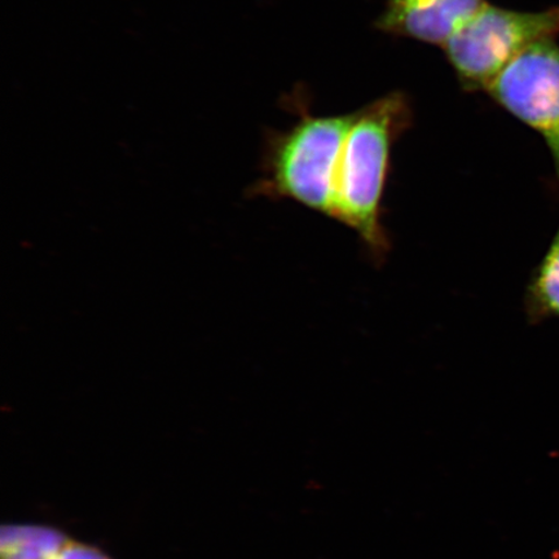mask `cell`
<instances>
[{
    "label": "cell",
    "instance_id": "obj_1",
    "mask_svg": "<svg viewBox=\"0 0 559 559\" xmlns=\"http://www.w3.org/2000/svg\"><path fill=\"white\" fill-rule=\"evenodd\" d=\"M411 122V104L401 93L356 110L335 171L331 218L353 229L376 258L389 249L382 212L391 155Z\"/></svg>",
    "mask_w": 559,
    "mask_h": 559
},
{
    "label": "cell",
    "instance_id": "obj_3",
    "mask_svg": "<svg viewBox=\"0 0 559 559\" xmlns=\"http://www.w3.org/2000/svg\"><path fill=\"white\" fill-rule=\"evenodd\" d=\"M559 34V5L539 12L502 9L488 2L443 47L464 90L491 88L531 46Z\"/></svg>",
    "mask_w": 559,
    "mask_h": 559
},
{
    "label": "cell",
    "instance_id": "obj_8",
    "mask_svg": "<svg viewBox=\"0 0 559 559\" xmlns=\"http://www.w3.org/2000/svg\"><path fill=\"white\" fill-rule=\"evenodd\" d=\"M56 559H115L97 545L70 539Z\"/></svg>",
    "mask_w": 559,
    "mask_h": 559
},
{
    "label": "cell",
    "instance_id": "obj_2",
    "mask_svg": "<svg viewBox=\"0 0 559 559\" xmlns=\"http://www.w3.org/2000/svg\"><path fill=\"white\" fill-rule=\"evenodd\" d=\"M355 116L302 114L288 130L270 132L247 199L293 201L331 218L335 171Z\"/></svg>",
    "mask_w": 559,
    "mask_h": 559
},
{
    "label": "cell",
    "instance_id": "obj_5",
    "mask_svg": "<svg viewBox=\"0 0 559 559\" xmlns=\"http://www.w3.org/2000/svg\"><path fill=\"white\" fill-rule=\"evenodd\" d=\"M486 3V0H386L374 25L382 33L443 48Z\"/></svg>",
    "mask_w": 559,
    "mask_h": 559
},
{
    "label": "cell",
    "instance_id": "obj_7",
    "mask_svg": "<svg viewBox=\"0 0 559 559\" xmlns=\"http://www.w3.org/2000/svg\"><path fill=\"white\" fill-rule=\"evenodd\" d=\"M531 321L559 320V226L549 248L531 275L526 292Z\"/></svg>",
    "mask_w": 559,
    "mask_h": 559
},
{
    "label": "cell",
    "instance_id": "obj_4",
    "mask_svg": "<svg viewBox=\"0 0 559 559\" xmlns=\"http://www.w3.org/2000/svg\"><path fill=\"white\" fill-rule=\"evenodd\" d=\"M488 94L539 134L559 183V46L545 39L527 48L495 81Z\"/></svg>",
    "mask_w": 559,
    "mask_h": 559
},
{
    "label": "cell",
    "instance_id": "obj_6",
    "mask_svg": "<svg viewBox=\"0 0 559 559\" xmlns=\"http://www.w3.org/2000/svg\"><path fill=\"white\" fill-rule=\"evenodd\" d=\"M72 539L45 523H7L0 527V559H56Z\"/></svg>",
    "mask_w": 559,
    "mask_h": 559
}]
</instances>
